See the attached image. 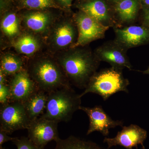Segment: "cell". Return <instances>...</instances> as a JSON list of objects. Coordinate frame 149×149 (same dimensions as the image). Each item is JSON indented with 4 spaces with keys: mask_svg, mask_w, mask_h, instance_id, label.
<instances>
[{
    "mask_svg": "<svg viewBox=\"0 0 149 149\" xmlns=\"http://www.w3.org/2000/svg\"><path fill=\"white\" fill-rule=\"evenodd\" d=\"M85 47L69 48L56 59L70 82L85 89L101 62L94 52Z\"/></svg>",
    "mask_w": 149,
    "mask_h": 149,
    "instance_id": "obj_1",
    "label": "cell"
},
{
    "mask_svg": "<svg viewBox=\"0 0 149 149\" xmlns=\"http://www.w3.org/2000/svg\"><path fill=\"white\" fill-rule=\"evenodd\" d=\"M26 68L38 89L46 93L70 86L69 80L56 60L50 57L35 59Z\"/></svg>",
    "mask_w": 149,
    "mask_h": 149,
    "instance_id": "obj_2",
    "label": "cell"
},
{
    "mask_svg": "<svg viewBox=\"0 0 149 149\" xmlns=\"http://www.w3.org/2000/svg\"><path fill=\"white\" fill-rule=\"evenodd\" d=\"M81 98L70 87L48 93L45 111L40 117L58 123L68 122L74 112L80 110Z\"/></svg>",
    "mask_w": 149,
    "mask_h": 149,
    "instance_id": "obj_3",
    "label": "cell"
},
{
    "mask_svg": "<svg viewBox=\"0 0 149 149\" xmlns=\"http://www.w3.org/2000/svg\"><path fill=\"white\" fill-rule=\"evenodd\" d=\"M130 82L123 76V70L111 66L97 71L89 81L80 97L89 93L97 94L107 100L111 96L119 92L129 93Z\"/></svg>",
    "mask_w": 149,
    "mask_h": 149,
    "instance_id": "obj_4",
    "label": "cell"
},
{
    "mask_svg": "<svg viewBox=\"0 0 149 149\" xmlns=\"http://www.w3.org/2000/svg\"><path fill=\"white\" fill-rule=\"evenodd\" d=\"M73 19L77 26L78 37L70 48L85 47L93 41L104 39L110 28L81 11L75 14Z\"/></svg>",
    "mask_w": 149,
    "mask_h": 149,
    "instance_id": "obj_5",
    "label": "cell"
},
{
    "mask_svg": "<svg viewBox=\"0 0 149 149\" xmlns=\"http://www.w3.org/2000/svg\"><path fill=\"white\" fill-rule=\"evenodd\" d=\"M31 123L22 103L10 101L1 105L0 130L8 134L27 129Z\"/></svg>",
    "mask_w": 149,
    "mask_h": 149,
    "instance_id": "obj_6",
    "label": "cell"
},
{
    "mask_svg": "<svg viewBox=\"0 0 149 149\" xmlns=\"http://www.w3.org/2000/svg\"><path fill=\"white\" fill-rule=\"evenodd\" d=\"M48 32V44L55 51L72 47L78 37L77 27L73 18L56 22Z\"/></svg>",
    "mask_w": 149,
    "mask_h": 149,
    "instance_id": "obj_7",
    "label": "cell"
},
{
    "mask_svg": "<svg viewBox=\"0 0 149 149\" xmlns=\"http://www.w3.org/2000/svg\"><path fill=\"white\" fill-rule=\"evenodd\" d=\"M55 120L40 117L30 123L27 130L28 139L37 146L45 148L51 142H56L59 136L58 123Z\"/></svg>",
    "mask_w": 149,
    "mask_h": 149,
    "instance_id": "obj_8",
    "label": "cell"
},
{
    "mask_svg": "<svg viewBox=\"0 0 149 149\" xmlns=\"http://www.w3.org/2000/svg\"><path fill=\"white\" fill-rule=\"evenodd\" d=\"M127 50L115 40L107 41L96 48L94 53L100 61L107 63L111 67L132 70V65L127 55Z\"/></svg>",
    "mask_w": 149,
    "mask_h": 149,
    "instance_id": "obj_9",
    "label": "cell"
},
{
    "mask_svg": "<svg viewBox=\"0 0 149 149\" xmlns=\"http://www.w3.org/2000/svg\"><path fill=\"white\" fill-rule=\"evenodd\" d=\"M147 138L146 130L139 125L131 124L128 126H123L122 130L118 132L114 138L105 137L104 143L109 149L113 146H120L126 149H138V146L141 145L143 149H146L144 141Z\"/></svg>",
    "mask_w": 149,
    "mask_h": 149,
    "instance_id": "obj_10",
    "label": "cell"
},
{
    "mask_svg": "<svg viewBox=\"0 0 149 149\" xmlns=\"http://www.w3.org/2000/svg\"><path fill=\"white\" fill-rule=\"evenodd\" d=\"M113 29L114 40L127 50L149 44V27L146 26L133 24Z\"/></svg>",
    "mask_w": 149,
    "mask_h": 149,
    "instance_id": "obj_11",
    "label": "cell"
},
{
    "mask_svg": "<svg viewBox=\"0 0 149 149\" xmlns=\"http://www.w3.org/2000/svg\"><path fill=\"white\" fill-rule=\"evenodd\" d=\"M80 110L83 111L89 117V128L87 135H90L95 131H98L104 136H108L109 130L120 126L123 127L122 120H113L101 106H96L93 107H88L81 106Z\"/></svg>",
    "mask_w": 149,
    "mask_h": 149,
    "instance_id": "obj_12",
    "label": "cell"
},
{
    "mask_svg": "<svg viewBox=\"0 0 149 149\" xmlns=\"http://www.w3.org/2000/svg\"><path fill=\"white\" fill-rule=\"evenodd\" d=\"M110 3L107 0H87L79 4L77 7L104 26L113 28L117 27V24L113 5L111 7Z\"/></svg>",
    "mask_w": 149,
    "mask_h": 149,
    "instance_id": "obj_13",
    "label": "cell"
},
{
    "mask_svg": "<svg viewBox=\"0 0 149 149\" xmlns=\"http://www.w3.org/2000/svg\"><path fill=\"white\" fill-rule=\"evenodd\" d=\"M8 85L10 94V101L22 103L39 89L26 68L11 76Z\"/></svg>",
    "mask_w": 149,
    "mask_h": 149,
    "instance_id": "obj_14",
    "label": "cell"
},
{
    "mask_svg": "<svg viewBox=\"0 0 149 149\" xmlns=\"http://www.w3.org/2000/svg\"><path fill=\"white\" fill-rule=\"evenodd\" d=\"M113 8L116 27L135 24L141 9L139 0H121L113 5Z\"/></svg>",
    "mask_w": 149,
    "mask_h": 149,
    "instance_id": "obj_15",
    "label": "cell"
},
{
    "mask_svg": "<svg viewBox=\"0 0 149 149\" xmlns=\"http://www.w3.org/2000/svg\"><path fill=\"white\" fill-rule=\"evenodd\" d=\"M23 20L28 29L37 33L48 32L54 23L52 17L49 13L39 11L26 14Z\"/></svg>",
    "mask_w": 149,
    "mask_h": 149,
    "instance_id": "obj_16",
    "label": "cell"
},
{
    "mask_svg": "<svg viewBox=\"0 0 149 149\" xmlns=\"http://www.w3.org/2000/svg\"><path fill=\"white\" fill-rule=\"evenodd\" d=\"M48 93L38 89L23 103L30 121L44 114L47 107Z\"/></svg>",
    "mask_w": 149,
    "mask_h": 149,
    "instance_id": "obj_17",
    "label": "cell"
},
{
    "mask_svg": "<svg viewBox=\"0 0 149 149\" xmlns=\"http://www.w3.org/2000/svg\"><path fill=\"white\" fill-rule=\"evenodd\" d=\"M13 46L19 53L30 56L39 51L41 43L40 40L35 35L25 33L17 38L14 42Z\"/></svg>",
    "mask_w": 149,
    "mask_h": 149,
    "instance_id": "obj_18",
    "label": "cell"
},
{
    "mask_svg": "<svg viewBox=\"0 0 149 149\" xmlns=\"http://www.w3.org/2000/svg\"><path fill=\"white\" fill-rule=\"evenodd\" d=\"M56 143L54 149H109L104 148L93 141H85L73 136L60 139Z\"/></svg>",
    "mask_w": 149,
    "mask_h": 149,
    "instance_id": "obj_19",
    "label": "cell"
},
{
    "mask_svg": "<svg viewBox=\"0 0 149 149\" xmlns=\"http://www.w3.org/2000/svg\"><path fill=\"white\" fill-rule=\"evenodd\" d=\"M25 68L23 61L19 57L11 54L2 56L0 70L6 76H12Z\"/></svg>",
    "mask_w": 149,
    "mask_h": 149,
    "instance_id": "obj_20",
    "label": "cell"
},
{
    "mask_svg": "<svg viewBox=\"0 0 149 149\" xmlns=\"http://www.w3.org/2000/svg\"><path fill=\"white\" fill-rule=\"evenodd\" d=\"M1 28L8 37H14L19 32V22L15 13H9L4 17L1 22Z\"/></svg>",
    "mask_w": 149,
    "mask_h": 149,
    "instance_id": "obj_21",
    "label": "cell"
},
{
    "mask_svg": "<svg viewBox=\"0 0 149 149\" xmlns=\"http://www.w3.org/2000/svg\"><path fill=\"white\" fill-rule=\"evenodd\" d=\"M22 3L25 7L34 9L58 7L53 0H23Z\"/></svg>",
    "mask_w": 149,
    "mask_h": 149,
    "instance_id": "obj_22",
    "label": "cell"
},
{
    "mask_svg": "<svg viewBox=\"0 0 149 149\" xmlns=\"http://www.w3.org/2000/svg\"><path fill=\"white\" fill-rule=\"evenodd\" d=\"M17 147V149H44L40 148L33 143L28 137H22L14 138L12 141Z\"/></svg>",
    "mask_w": 149,
    "mask_h": 149,
    "instance_id": "obj_23",
    "label": "cell"
},
{
    "mask_svg": "<svg viewBox=\"0 0 149 149\" xmlns=\"http://www.w3.org/2000/svg\"><path fill=\"white\" fill-rule=\"evenodd\" d=\"M10 94L8 84H0L1 105L7 103L10 101Z\"/></svg>",
    "mask_w": 149,
    "mask_h": 149,
    "instance_id": "obj_24",
    "label": "cell"
},
{
    "mask_svg": "<svg viewBox=\"0 0 149 149\" xmlns=\"http://www.w3.org/2000/svg\"><path fill=\"white\" fill-rule=\"evenodd\" d=\"M141 9L143 12L140 17V24L149 27V6Z\"/></svg>",
    "mask_w": 149,
    "mask_h": 149,
    "instance_id": "obj_25",
    "label": "cell"
},
{
    "mask_svg": "<svg viewBox=\"0 0 149 149\" xmlns=\"http://www.w3.org/2000/svg\"><path fill=\"white\" fill-rule=\"evenodd\" d=\"M14 138L8 136V134L5 131L0 130V147L2 146L3 144L8 141H11Z\"/></svg>",
    "mask_w": 149,
    "mask_h": 149,
    "instance_id": "obj_26",
    "label": "cell"
},
{
    "mask_svg": "<svg viewBox=\"0 0 149 149\" xmlns=\"http://www.w3.org/2000/svg\"><path fill=\"white\" fill-rule=\"evenodd\" d=\"M62 5L67 8H69L72 4V0H58Z\"/></svg>",
    "mask_w": 149,
    "mask_h": 149,
    "instance_id": "obj_27",
    "label": "cell"
},
{
    "mask_svg": "<svg viewBox=\"0 0 149 149\" xmlns=\"http://www.w3.org/2000/svg\"><path fill=\"white\" fill-rule=\"evenodd\" d=\"M6 77L7 76H6L5 74L0 70V84H8L6 79Z\"/></svg>",
    "mask_w": 149,
    "mask_h": 149,
    "instance_id": "obj_28",
    "label": "cell"
},
{
    "mask_svg": "<svg viewBox=\"0 0 149 149\" xmlns=\"http://www.w3.org/2000/svg\"><path fill=\"white\" fill-rule=\"evenodd\" d=\"M141 4V8L149 6V0H139Z\"/></svg>",
    "mask_w": 149,
    "mask_h": 149,
    "instance_id": "obj_29",
    "label": "cell"
},
{
    "mask_svg": "<svg viewBox=\"0 0 149 149\" xmlns=\"http://www.w3.org/2000/svg\"><path fill=\"white\" fill-rule=\"evenodd\" d=\"M110 3L112 4L113 5L115 4L116 3L120 1L121 0H107Z\"/></svg>",
    "mask_w": 149,
    "mask_h": 149,
    "instance_id": "obj_30",
    "label": "cell"
},
{
    "mask_svg": "<svg viewBox=\"0 0 149 149\" xmlns=\"http://www.w3.org/2000/svg\"><path fill=\"white\" fill-rule=\"evenodd\" d=\"M140 72H142V73H143L144 74H148L149 75V66L148 67V68H147L146 70H144V71H139Z\"/></svg>",
    "mask_w": 149,
    "mask_h": 149,
    "instance_id": "obj_31",
    "label": "cell"
},
{
    "mask_svg": "<svg viewBox=\"0 0 149 149\" xmlns=\"http://www.w3.org/2000/svg\"><path fill=\"white\" fill-rule=\"evenodd\" d=\"M0 149H8L6 148H3V146L0 147Z\"/></svg>",
    "mask_w": 149,
    "mask_h": 149,
    "instance_id": "obj_32",
    "label": "cell"
}]
</instances>
